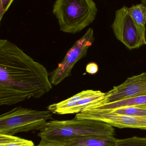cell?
Masks as SVG:
<instances>
[{
  "instance_id": "8fae6325",
  "label": "cell",
  "mask_w": 146,
  "mask_h": 146,
  "mask_svg": "<svg viewBox=\"0 0 146 146\" xmlns=\"http://www.w3.org/2000/svg\"><path fill=\"white\" fill-rule=\"evenodd\" d=\"M146 105V95L125 99L120 101L102 105L92 104L84 110L98 111H109L118 108Z\"/></svg>"
},
{
  "instance_id": "4fadbf2b",
  "label": "cell",
  "mask_w": 146,
  "mask_h": 146,
  "mask_svg": "<svg viewBox=\"0 0 146 146\" xmlns=\"http://www.w3.org/2000/svg\"><path fill=\"white\" fill-rule=\"evenodd\" d=\"M128 11L134 20L141 27H146V7L142 3L128 8Z\"/></svg>"
},
{
  "instance_id": "6da1fadb",
  "label": "cell",
  "mask_w": 146,
  "mask_h": 146,
  "mask_svg": "<svg viewBox=\"0 0 146 146\" xmlns=\"http://www.w3.org/2000/svg\"><path fill=\"white\" fill-rule=\"evenodd\" d=\"M52 85L43 65L12 42L0 40V105L39 98Z\"/></svg>"
},
{
  "instance_id": "ba28073f",
  "label": "cell",
  "mask_w": 146,
  "mask_h": 146,
  "mask_svg": "<svg viewBox=\"0 0 146 146\" xmlns=\"http://www.w3.org/2000/svg\"><path fill=\"white\" fill-rule=\"evenodd\" d=\"M79 119H88L103 122L119 128L139 129L146 130V117L132 116L110 111L84 110L76 114Z\"/></svg>"
},
{
  "instance_id": "7c38bea8",
  "label": "cell",
  "mask_w": 146,
  "mask_h": 146,
  "mask_svg": "<svg viewBox=\"0 0 146 146\" xmlns=\"http://www.w3.org/2000/svg\"><path fill=\"white\" fill-rule=\"evenodd\" d=\"M0 146H35L32 141L14 135L0 134Z\"/></svg>"
},
{
  "instance_id": "7a4b0ae2",
  "label": "cell",
  "mask_w": 146,
  "mask_h": 146,
  "mask_svg": "<svg viewBox=\"0 0 146 146\" xmlns=\"http://www.w3.org/2000/svg\"><path fill=\"white\" fill-rule=\"evenodd\" d=\"M113 127L100 121L79 119L51 120L46 123L37 136L53 140L63 141L70 139L92 135L114 136Z\"/></svg>"
},
{
  "instance_id": "2e32d148",
  "label": "cell",
  "mask_w": 146,
  "mask_h": 146,
  "mask_svg": "<svg viewBox=\"0 0 146 146\" xmlns=\"http://www.w3.org/2000/svg\"><path fill=\"white\" fill-rule=\"evenodd\" d=\"M36 146H68L63 142L53 140L46 138H41L39 144Z\"/></svg>"
},
{
  "instance_id": "8992f818",
  "label": "cell",
  "mask_w": 146,
  "mask_h": 146,
  "mask_svg": "<svg viewBox=\"0 0 146 146\" xmlns=\"http://www.w3.org/2000/svg\"><path fill=\"white\" fill-rule=\"evenodd\" d=\"M94 40L93 30L89 28L85 33L70 48L57 68L50 73V80L52 85H58L71 75L75 65L86 56L88 49L91 46Z\"/></svg>"
},
{
  "instance_id": "30bf717a",
  "label": "cell",
  "mask_w": 146,
  "mask_h": 146,
  "mask_svg": "<svg viewBox=\"0 0 146 146\" xmlns=\"http://www.w3.org/2000/svg\"><path fill=\"white\" fill-rule=\"evenodd\" d=\"M114 136L92 135L61 141L68 146H117Z\"/></svg>"
},
{
  "instance_id": "d6986e66",
  "label": "cell",
  "mask_w": 146,
  "mask_h": 146,
  "mask_svg": "<svg viewBox=\"0 0 146 146\" xmlns=\"http://www.w3.org/2000/svg\"><path fill=\"white\" fill-rule=\"evenodd\" d=\"M141 1L142 4H144L146 7V0H141Z\"/></svg>"
},
{
  "instance_id": "9a60e30c",
  "label": "cell",
  "mask_w": 146,
  "mask_h": 146,
  "mask_svg": "<svg viewBox=\"0 0 146 146\" xmlns=\"http://www.w3.org/2000/svg\"><path fill=\"white\" fill-rule=\"evenodd\" d=\"M117 146H146V137L133 136L122 139H117Z\"/></svg>"
},
{
  "instance_id": "e0dca14e",
  "label": "cell",
  "mask_w": 146,
  "mask_h": 146,
  "mask_svg": "<svg viewBox=\"0 0 146 146\" xmlns=\"http://www.w3.org/2000/svg\"><path fill=\"white\" fill-rule=\"evenodd\" d=\"M14 0H0V20L11 6Z\"/></svg>"
},
{
  "instance_id": "5b68a950",
  "label": "cell",
  "mask_w": 146,
  "mask_h": 146,
  "mask_svg": "<svg viewBox=\"0 0 146 146\" xmlns=\"http://www.w3.org/2000/svg\"><path fill=\"white\" fill-rule=\"evenodd\" d=\"M111 27L116 38L129 49L139 48L146 44V27L137 25L125 6L116 12Z\"/></svg>"
},
{
  "instance_id": "277c9868",
  "label": "cell",
  "mask_w": 146,
  "mask_h": 146,
  "mask_svg": "<svg viewBox=\"0 0 146 146\" xmlns=\"http://www.w3.org/2000/svg\"><path fill=\"white\" fill-rule=\"evenodd\" d=\"M50 111H40L18 106L0 116V134L14 135L20 133L40 131L49 120H53Z\"/></svg>"
},
{
  "instance_id": "ac0fdd59",
  "label": "cell",
  "mask_w": 146,
  "mask_h": 146,
  "mask_svg": "<svg viewBox=\"0 0 146 146\" xmlns=\"http://www.w3.org/2000/svg\"><path fill=\"white\" fill-rule=\"evenodd\" d=\"M98 66L94 62H91L87 65L86 70L87 72L91 74H94L98 71Z\"/></svg>"
},
{
  "instance_id": "5bb4252c",
  "label": "cell",
  "mask_w": 146,
  "mask_h": 146,
  "mask_svg": "<svg viewBox=\"0 0 146 146\" xmlns=\"http://www.w3.org/2000/svg\"><path fill=\"white\" fill-rule=\"evenodd\" d=\"M105 111H110L116 114L132 116L146 117V105L123 107Z\"/></svg>"
},
{
  "instance_id": "52a82bcc",
  "label": "cell",
  "mask_w": 146,
  "mask_h": 146,
  "mask_svg": "<svg viewBox=\"0 0 146 146\" xmlns=\"http://www.w3.org/2000/svg\"><path fill=\"white\" fill-rule=\"evenodd\" d=\"M105 94L99 90H84L65 100L50 105L48 110L57 115L78 114L91 105L102 100Z\"/></svg>"
},
{
  "instance_id": "3957f363",
  "label": "cell",
  "mask_w": 146,
  "mask_h": 146,
  "mask_svg": "<svg viewBox=\"0 0 146 146\" xmlns=\"http://www.w3.org/2000/svg\"><path fill=\"white\" fill-rule=\"evenodd\" d=\"M97 12L93 0H56L53 9L60 30L70 34L80 32L91 25Z\"/></svg>"
},
{
  "instance_id": "9c48e42d",
  "label": "cell",
  "mask_w": 146,
  "mask_h": 146,
  "mask_svg": "<svg viewBox=\"0 0 146 146\" xmlns=\"http://www.w3.org/2000/svg\"><path fill=\"white\" fill-rule=\"evenodd\" d=\"M105 93V97L102 100L93 104H105L146 95V73L129 77L122 84L114 86L113 89Z\"/></svg>"
}]
</instances>
